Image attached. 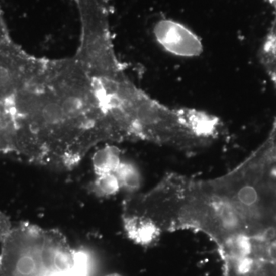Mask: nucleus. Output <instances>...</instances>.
<instances>
[{
    "mask_svg": "<svg viewBox=\"0 0 276 276\" xmlns=\"http://www.w3.org/2000/svg\"><path fill=\"white\" fill-rule=\"evenodd\" d=\"M153 213L163 232H201L218 249L245 239H275L276 148L264 143L213 179L166 175L153 194Z\"/></svg>",
    "mask_w": 276,
    "mask_h": 276,
    "instance_id": "f257e3e1",
    "label": "nucleus"
},
{
    "mask_svg": "<svg viewBox=\"0 0 276 276\" xmlns=\"http://www.w3.org/2000/svg\"><path fill=\"white\" fill-rule=\"evenodd\" d=\"M45 71L48 84L32 125L37 164L71 169L92 147L119 142L102 81L75 57L47 60Z\"/></svg>",
    "mask_w": 276,
    "mask_h": 276,
    "instance_id": "f03ea898",
    "label": "nucleus"
},
{
    "mask_svg": "<svg viewBox=\"0 0 276 276\" xmlns=\"http://www.w3.org/2000/svg\"><path fill=\"white\" fill-rule=\"evenodd\" d=\"M0 276H90V259L56 229L13 224L0 211Z\"/></svg>",
    "mask_w": 276,
    "mask_h": 276,
    "instance_id": "7ed1b4c3",
    "label": "nucleus"
},
{
    "mask_svg": "<svg viewBox=\"0 0 276 276\" xmlns=\"http://www.w3.org/2000/svg\"><path fill=\"white\" fill-rule=\"evenodd\" d=\"M11 39L0 42V102L12 105L13 100L34 78L42 65Z\"/></svg>",
    "mask_w": 276,
    "mask_h": 276,
    "instance_id": "20e7f679",
    "label": "nucleus"
},
{
    "mask_svg": "<svg viewBox=\"0 0 276 276\" xmlns=\"http://www.w3.org/2000/svg\"><path fill=\"white\" fill-rule=\"evenodd\" d=\"M123 224L128 238L142 246L153 245L162 233L151 221L135 215L123 214Z\"/></svg>",
    "mask_w": 276,
    "mask_h": 276,
    "instance_id": "39448f33",
    "label": "nucleus"
},
{
    "mask_svg": "<svg viewBox=\"0 0 276 276\" xmlns=\"http://www.w3.org/2000/svg\"><path fill=\"white\" fill-rule=\"evenodd\" d=\"M18 131L12 106L0 102V153H17Z\"/></svg>",
    "mask_w": 276,
    "mask_h": 276,
    "instance_id": "423d86ee",
    "label": "nucleus"
},
{
    "mask_svg": "<svg viewBox=\"0 0 276 276\" xmlns=\"http://www.w3.org/2000/svg\"><path fill=\"white\" fill-rule=\"evenodd\" d=\"M121 161V151L113 145H106L99 149L92 157V165L96 176L115 173Z\"/></svg>",
    "mask_w": 276,
    "mask_h": 276,
    "instance_id": "0eeeda50",
    "label": "nucleus"
},
{
    "mask_svg": "<svg viewBox=\"0 0 276 276\" xmlns=\"http://www.w3.org/2000/svg\"><path fill=\"white\" fill-rule=\"evenodd\" d=\"M115 174L118 177L121 190L134 192L141 186V172L133 163L122 160Z\"/></svg>",
    "mask_w": 276,
    "mask_h": 276,
    "instance_id": "6e6552de",
    "label": "nucleus"
},
{
    "mask_svg": "<svg viewBox=\"0 0 276 276\" xmlns=\"http://www.w3.org/2000/svg\"><path fill=\"white\" fill-rule=\"evenodd\" d=\"M121 190V185L115 173L97 175L90 184V191L99 197H113Z\"/></svg>",
    "mask_w": 276,
    "mask_h": 276,
    "instance_id": "1a4fd4ad",
    "label": "nucleus"
},
{
    "mask_svg": "<svg viewBox=\"0 0 276 276\" xmlns=\"http://www.w3.org/2000/svg\"><path fill=\"white\" fill-rule=\"evenodd\" d=\"M10 39V35H9L8 30H7V26L4 23V19H3L1 13H0V42L1 41L7 40Z\"/></svg>",
    "mask_w": 276,
    "mask_h": 276,
    "instance_id": "9d476101",
    "label": "nucleus"
},
{
    "mask_svg": "<svg viewBox=\"0 0 276 276\" xmlns=\"http://www.w3.org/2000/svg\"><path fill=\"white\" fill-rule=\"evenodd\" d=\"M107 276H120V275H118V274H109V275H107Z\"/></svg>",
    "mask_w": 276,
    "mask_h": 276,
    "instance_id": "9b49d317",
    "label": "nucleus"
},
{
    "mask_svg": "<svg viewBox=\"0 0 276 276\" xmlns=\"http://www.w3.org/2000/svg\"><path fill=\"white\" fill-rule=\"evenodd\" d=\"M235 276H249V275H245V274H238V275H235Z\"/></svg>",
    "mask_w": 276,
    "mask_h": 276,
    "instance_id": "f8f14e48",
    "label": "nucleus"
}]
</instances>
